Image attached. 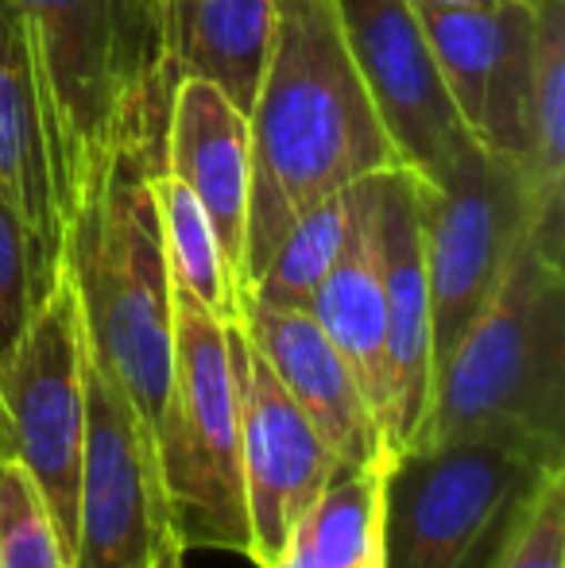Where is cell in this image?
I'll return each mask as SVG.
<instances>
[{"label": "cell", "instance_id": "cell-1", "mask_svg": "<svg viewBox=\"0 0 565 568\" xmlns=\"http://www.w3.org/2000/svg\"><path fill=\"white\" fill-rule=\"evenodd\" d=\"M36 74L62 229L121 163L163 159L179 82L163 0H12ZM67 244V240H62Z\"/></svg>", "mask_w": 565, "mask_h": 568}, {"label": "cell", "instance_id": "cell-2", "mask_svg": "<svg viewBox=\"0 0 565 568\" xmlns=\"http://www.w3.org/2000/svg\"><path fill=\"white\" fill-rule=\"evenodd\" d=\"M249 143V286L302 210L403 166L330 0H275Z\"/></svg>", "mask_w": 565, "mask_h": 568}, {"label": "cell", "instance_id": "cell-3", "mask_svg": "<svg viewBox=\"0 0 565 568\" xmlns=\"http://www.w3.org/2000/svg\"><path fill=\"white\" fill-rule=\"evenodd\" d=\"M492 434L565 449V247L535 232L437 367L418 445Z\"/></svg>", "mask_w": 565, "mask_h": 568}, {"label": "cell", "instance_id": "cell-4", "mask_svg": "<svg viewBox=\"0 0 565 568\" xmlns=\"http://www.w3.org/2000/svg\"><path fill=\"white\" fill-rule=\"evenodd\" d=\"M155 171L151 163L117 166L74 213L62 244L85 352L121 387L151 437L174 375V286L151 194Z\"/></svg>", "mask_w": 565, "mask_h": 568}, {"label": "cell", "instance_id": "cell-5", "mask_svg": "<svg viewBox=\"0 0 565 568\" xmlns=\"http://www.w3.org/2000/svg\"><path fill=\"white\" fill-rule=\"evenodd\" d=\"M565 449L527 437H461L392 456L384 568H504Z\"/></svg>", "mask_w": 565, "mask_h": 568}, {"label": "cell", "instance_id": "cell-6", "mask_svg": "<svg viewBox=\"0 0 565 568\" xmlns=\"http://www.w3.org/2000/svg\"><path fill=\"white\" fill-rule=\"evenodd\" d=\"M171 538L182 549L249 557L241 406L225 322L174 291V375L155 429Z\"/></svg>", "mask_w": 565, "mask_h": 568}, {"label": "cell", "instance_id": "cell-7", "mask_svg": "<svg viewBox=\"0 0 565 568\" xmlns=\"http://www.w3.org/2000/svg\"><path fill=\"white\" fill-rule=\"evenodd\" d=\"M423 247L430 283V337L434 375L465 337L504 271L527 240L531 225L565 236V205L538 194L527 159L468 143L442 179H418Z\"/></svg>", "mask_w": 565, "mask_h": 568}, {"label": "cell", "instance_id": "cell-8", "mask_svg": "<svg viewBox=\"0 0 565 568\" xmlns=\"http://www.w3.org/2000/svg\"><path fill=\"white\" fill-rule=\"evenodd\" d=\"M0 410L8 426V456L39 487L74 565L85 442V333L67 267L36 302L23 333L0 359Z\"/></svg>", "mask_w": 565, "mask_h": 568}, {"label": "cell", "instance_id": "cell-9", "mask_svg": "<svg viewBox=\"0 0 565 568\" xmlns=\"http://www.w3.org/2000/svg\"><path fill=\"white\" fill-rule=\"evenodd\" d=\"M171 541L155 437L85 352V442L74 568H151Z\"/></svg>", "mask_w": 565, "mask_h": 568}, {"label": "cell", "instance_id": "cell-10", "mask_svg": "<svg viewBox=\"0 0 565 568\" xmlns=\"http://www.w3.org/2000/svg\"><path fill=\"white\" fill-rule=\"evenodd\" d=\"M225 344L241 406V471L252 538L249 561L272 568L299 515L345 468L275 379L241 322H225Z\"/></svg>", "mask_w": 565, "mask_h": 568}, {"label": "cell", "instance_id": "cell-11", "mask_svg": "<svg viewBox=\"0 0 565 568\" xmlns=\"http://www.w3.org/2000/svg\"><path fill=\"white\" fill-rule=\"evenodd\" d=\"M400 163L434 182L473 143L437 78L415 0H330Z\"/></svg>", "mask_w": 565, "mask_h": 568}, {"label": "cell", "instance_id": "cell-12", "mask_svg": "<svg viewBox=\"0 0 565 568\" xmlns=\"http://www.w3.org/2000/svg\"><path fill=\"white\" fill-rule=\"evenodd\" d=\"M437 78L453 113L481 148L527 159L531 74H535V4L488 0L434 8L415 0Z\"/></svg>", "mask_w": 565, "mask_h": 568}, {"label": "cell", "instance_id": "cell-13", "mask_svg": "<svg viewBox=\"0 0 565 568\" xmlns=\"http://www.w3.org/2000/svg\"><path fill=\"white\" fill-rule=\"evenodd\" d=\"M376 240L387 310V460L418 445L434 403V337L423 247L418 174L407 166L376 174Z\"/></svg>", "mask_w": 565, "mask_h": 568}, {"label": "cell", "instance_id": "cell-14", "mask_svg": "<svg viewBox=\"0 0 565 568\" xmlns=\"http://www.w3.org/2000/svg\"><path fill=\"white\" fill-rule=\"evenodd\" d=\"M159 171L179 179L202 205L241 298L249 302V113H241L218 85L179 78L167 109Z\"/></svg>", "mask_w": 565, "mask_h": 568}, {"label": "cell", "instance_id": "cell-15", "mask_svg": "<svg viewBox=\"0 0 565 568\" xmlns=\"http://www.w3.org/2000/svg\"><path fill=\"white\" fill-rule=\"evenodd\" d=\"M241 325L249 329L275 379L286 387V395L299 403L310 426L341 460V468L387 460L384 429H380L361 383L322 333V325L310 317V310L244 302Z\"/></svg>", "mask_w": 565, "mask_h": 568}, {"label": "cell", "instance_id": "cell-16", "mask_svg": "<svg viewBox=\"0 0 565 568\" xmlns=\"http://www.w3.org/2000/svg\"><path fill=\"white\" fill-rule=\"evenodd\" d=\"M0 202L28 232L39 298H43L62 275L67 229L54 197L28 36L12 0H0Z\"/></svg>", "mask_w": 565, "mask_h": 568}, {"label": "cell", "instance_id": "cell-17", "mask_svg": "<svg viewBox=\"0 0 565 568\" xmlns=\"http://www.w3.org/2000/svg\"><path fill=\"white\" fill-rule=\"evenodd\" d=\"M333 348L356 375L380 429L387 414V310L376 240V174L353 182V217L341 252L306 302Z\"/></svg>", "mask_w": 565, "mask_h": 568}, {"label": "cell", "instance_id": "cell-18", "mask_svg": "<svg viewBox=\"0 0 565 568\" xmlns=\"http://www.w3.org/2000/svg\"><path fill=\"white\" fill-rule=\"evenodd\" d=\"M179 78L218 85L241 113L256 101L275 28V0H163Z\"/></svg>", "mask_w": 565, "mask_h": 568}, {"label": "cell", "instance_id": "cell-19", "mask_svg": "<svg viewBox=\"0 0 565 568\" xmlns=\"http://www.w3.org/2000/svg\"><path fill=\"white\" fill-rule=\"evenodd\" d=\"M387 464L337 471L291 526L272 568H384Z\"/></svg>", "mask_w": 565, "mask_h": 568}, {"label": "cell", "instance_id": "cell-20", "mask_svg": "<svg viewBox=\"0 0 565 568\" xmlns=\"http://www.w3.org/2000/svg\"><path fill=\"white\" fill-rule=\"evenodd\" d=\"M151 194H155L159 236H163V260L171 286L190 294L218 322H241V286H236L233 271H229L225 255H221L218 236H213L194 194L163 171H155V179H151Z\"/></svg>", "mask_w": 565, "mask_h": 568}, {"label": "cell", "instance_id": "cell-21", "mask_svg": "<svg viewBox=\"0 0 565 568\" xmlns=\"http://www.w3.org/2000/svg\"><path fill=\"white\" fill-rule=\"evenodd\" d=\"M353 217V186L322 197L310 210L294 217V225L283 232V240L272 247L268 263L256 271L249 286V302L260 306H291L306 310L310 294L325 278L341 252V240Z\"/></svg>", "mask_w": 565, "mask_h": 568}, {"label": "cell", "instance_id": "cell-22", "mask_svg": "<svg viewBox=\"0 0 565 568\" xmlns=\"http://www.w3.org/2000/svg\"><path fill=\"white\" fill-rule=\"evenodd\" d=\"M527 166L538 194L565 205V0H535V74L527 113Z\"/></svg>", "mask_w": 565, "mask_h": 568}, {"label": "cell", "instance_id": "cell-23", "mask_svg": "<svg viewBox=\"0 0 565 568\" xmlns=\"http://www.w3.org/2000/svg\"><path fill=\"white\" fill-rule=\"evenodd\" d=\"M0 568H74L43 495L12 456H0Z\"/></svg>", "mask_w": 565, "mask_h": 568}, {"label": "cell", "instance_id": "cell-24", "mask_svg": "<svg viewBox=\"0 0 565 568\" xmlns=\"http://www.w3.org/2000/svg\"><path fill=\"white\" fill-rule=\"evenodd\" d=\"M39 302L36 260H31V240L20 217L0 202V359L28 325L31 310Z\"/></svg>", "mask_w": 565, "mask_h": 568}, {"label": "cell", "instance_id": "cell-25", "mask_svg": "<svg viewBox=\"0 0 565 568\" xmlns=\"http://www.w3.org/2000/svg\"><path fill=\"white\" fill-rule=\"evenodd\" d=\"M504 568H565V476L551 479L538 495Z\"/></svg>", "mask_w": 565, "mask_h": 568}, {"label": "cell", "instance_id": "cell-26", "mask_svg": "<svg viewBox=\"0 0 565 568\" xmlns=\"http://www.w3.org/2000/svg\"><path fill=\"white\" fill-rule=\"evenodd\" d=\"M151 568H186V549L179 546V541H167L163 549H159V557L151 561Z\"/></svg>", "mask_w": 565, "mask_h": 568}, {"label": "cell", "instance_id": "cell-27", "mask_svg": "<svg viewBox=\"0 0 565 568\" xmlns=\"http://www.w3.org/2000/svg\"><path fill=\"white\" fill-rule=\"evenodd\" d=\"M423 4H434V8H473V4H488V0H423Z\"/></svg>", "mask_w": 565, "mask_h": 568}, {"label": "cell", "instance_id": "cell-28", "mask_svg": "<svg viewBox=\"0 0 565 568\" xmlns=\"http://www.w3.org/2000/svg\"><path fill=\"white\" fill-rule=\"evenodd\" d=\"M0 456H8V426H4V410H0Z\"/></svg>", "mask_w": 565, "mask_h": 568}, {"label": "cell", "instance_id": "cell-29", "mask_svg": "<svg viewBox=\"0 0 565 568\" xmlns=\"http://www.w3.org/2000/svg\"><path fill=\"white\" fill-rule=\"evenodd\" d=\"M527 4H535V0H527Z\"/></svg>", "mask_w": 565, "mask_h": 568}]
</instances>
